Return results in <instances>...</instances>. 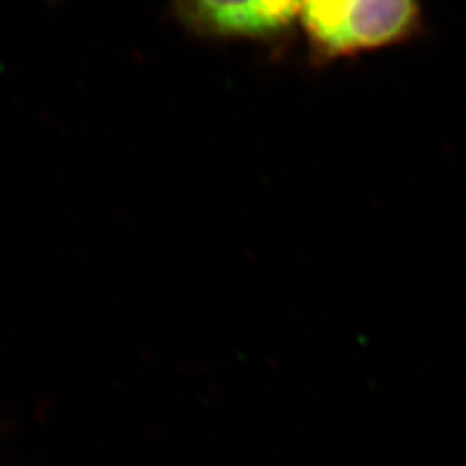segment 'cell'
<instances>
[{
	"label": "cell",
	"mask_w": 466,
	"mask_h": 466,
	"mask_svg": "<svg viewBox=\"0 0 466 466\" xmlns=\"http://www.w3.org/2000/svg\"><path fill=\"white\" fill-rule=\"evenodd\" d=\"M302 0H171L187 32L206 40L279 44L294 32Z\"/></svg>",
	"instance_id": "7a4b0ae2"
},
{
	"label": "cell",
	"mask_w": 466,
	"mask_h": 466,
	"mask_svg": "<svg viewBox=\"0 0 466 466\" xmlns=\"http://www.w3.org/2000/svg\"><path fill=\"white\" fill-rule=\"evenodd\" d=\"M300 34L317 65L392 49L427 32L423 0H302Z\"/></svg>",
	"instance_id": "6da1fadb"
}]
</instances>
